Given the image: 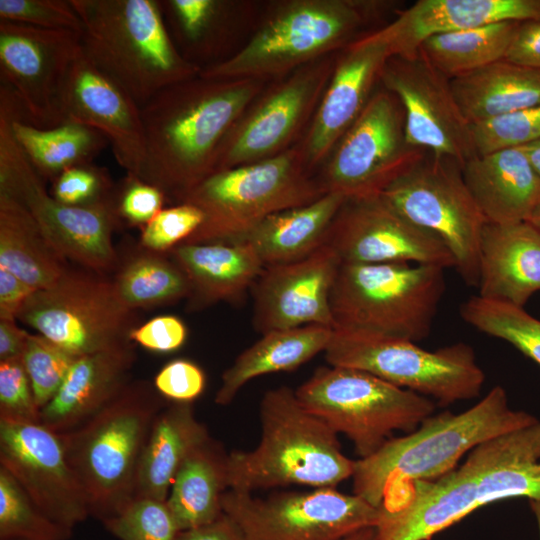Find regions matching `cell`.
Returning a JSON list of instances; mask_svg holds the SVG:
<instances>
[{
	"mask_svg": "<svg viewBox=\"0 0 540 540\" xmlns=\"http://www.w3.org/2000/svg\"><path fill=\"white\" fill-rule=\"evenodd\" d=\"M34 291L14 274L0 267V320L15 321Z\"/></svg>",
	"mask_w": 540,
	"mask_h": 540,
	"instance_id": "52",
	"label": "cell"
},
{
	"mask_svg": "<svg viewBox=\"0 0 540 540\" xmlns=\"http://www.w3.org/2000/svg\"><path fill=\"white\" fill-rule=\"evenodd\" d=\"M528 222H530L534 227H536L540 231V204L535 209V211L531 215Z\"/></svg>",
	"mask_w": 540,
	"mask_h": 540,
	"instance_id": "57",
	"label": "cell"
},
{
	"mask_svg": "<svg viewBox=\"0 0 540 540\" xmlns=\"http://www.w3.org/2000/svg\"><path fill=\"white\" fill-rule=\"evenodd\" d=\"M340 540H376V527H367Z\"/></svg>",
	"mask_w": 540,
	"mask_h": 540,
	"instance_id": "56",
	"label": "cell"
},
{
	"mask_svg": "<svg viewBox=\"0 0 540 540\" xmlns=\"http://www.w3.org/2000/svg\"><path fill=\"white\" fill-rule=\"evenodd\" d=\"M0 267L35 290L52 286L68 271L66 260L50 245L30 212L2 191Z\"/></svg>",
	"mask_w": 540,
	"mask_h": 540,
	"instance_id": "34",
	"label": "cell"
},
{
	"mask_svg": "<svg viewBox=\"0 0 540 540\" xmlns=\"http://www.w3.org/2000/svg\"><path fill=\"white\" fill-rule=\"evenodd\" d=\"M445 290L444 269L411 263H341L330 294L334 330L418 342Z\"/></svg>",
	"mask_w": 540,
	"mask_h": 540,
	"instance_id": "7",
	"label": "cell"
},
{
	"mask_svg": "<svg viewBox=\"0 0 540 540\" xmlns=\"http://www.w3.org/2000/svg\"><path fill=\"white\" fill-rule=\"evenodd\" d=\"M462 173L487 223L528 221L540 204V176L524 147L476 155Z\"/></svg>",
	"mask_w": 540,
	"mask_h": 540,
	"instance_id": "27",
	"label": "cell"
},
{
	"mask_svg": "<svg viewBox=\"0 0 540 540\" xmlns=\"http://www.w3.org/2000/svg\"><path fill=\"white\" fill-rule=\"evenodd\" d=\"M316 83L298 76L274 92L229 138H224L214 156L213 172L250 164L274 151L299 123Z\"/></svg>",
	"mask_w": 540,
	"mask_h": 540,
	"instance_id": "29",
	"label": "cell"
},
{
	"mask_svg": "<svg viewBox=\"0 0 540 540\" xmlns=\"http://www.w3.org/2000/svg\"><path fill=\"white\" fill-rule=\"evenodd\" d=\"M200 78L169 86L140 107L145 159L139 178L178 203L212 174L217 148L253 92Z\"/></svg>",
	"mask_w": 540,
	"mask_h": 540,
	"instance_id": "1",
	"label": "cell"
},
{
	"mask_svg": "<svg viewBox=\"0 0 540 540\" xmlns=\"http://www.w3.org/2000/svg\"><path fill=\"white\" fill-rule=\"evenodd\" d=\"M19 103L0 86V191L20 202L33 216L50 245L66 261L95 271L113 268L117 254L112 233L119 221L112 199L87 206L57 201L47 190L11 130Z\"/></svg>",
	"mask_w": 540,
	"mask_h": 540,
	"instance_id": "8",
	"label": "cell"
},
{
	"mask_svg": "<svg viewBox=\"0 0 540 540\" xmlns=\"http://www.w3.org/2000/svg\"><path fill=\"white\" fill-rule=\"evenodd\" d=\"M102 523L120 540H177L180 532L166 501L151 498H134Z\"/></svg>",
	"mask_w": 540,
	"mask_h": 540,
	"instance_id": "42",
	"label": "cell"
},
{
	"mask_svg": "<svg viewBox=\"0 0 540 540\" xmlns=\"http://www.w3.org/2000/svg\"><path fill=\"white\" fill-rule=\"evenodd\" d=\"M340 264L323 245L301 260L265 266L251 288L255 330L265 334L306 325L334 329L330 294Z\"/></svg>",
	"mask_w": 540,
	"mask_h": 540,
	"instance_id": "21",
	"label": "cell"
},
{
	"mask_svg": "<svg viewBox=\"0 0 540 540\" xmlns=\"http://www.w3.org/2000/svg\"><path fill=\"white\" fill-rule=\"evenodd\" d=\"M522 147H524L532 166L540 176V140Z\"/></svg>",
	"mask_w": 540,
	"mask_h": 540,
	"instance_id": "55",
	"label": "cell"
},
{
	"mask_svg": "<svg viewBox=\"0 0 540 540\" xmlns=\"http://www.w3.org/2000/svg\"><path fill=\"white\" fill-rule=\"evenodd\" d=\"M0 420L40 422V408L22 357L0 361Z\"/></svg>",
	"mask_w": 540,
	"mask_h": 540,
	"instance_id": "47",
	"label": "cell"
},
{
	"mask_svg": "<svg viewBox=\"0 0 540 540\" xmlns=\"http://www.w3.org/2000/svg\"><path fill=\"white\" fill-rule=\"evenodd\" d=\"M81 48L80 34L0 20V74L24 120L39 128L65 122L61 93Z\"/></svg>",
	"mask_w": 540,
	"mask_h": 540,
	"instance_id": "19",
	"label": "cell"
},
{
	"mask_svg": "<svg viewBox=\"0 0 540 540\" xmlns=\"http://www.w3.org/2000/svg\"><path fill=\"white\" fill-rule=\"evenodd\" d=\"M539 18L540 0H419L373 34L387 44L390 56H408L434 35Z\"/></svg>",
	"mask_w": 540,
	"mask_h": 540,
	"instance_id": "23",
	"label": "cell"
},
{
	"mask_svg": "<svg viewBox=\"0 0 540 540\" xmlns=\"http://www.w3.org/2000/svg\"><path fill=\"white\" fill-rule=\"evenodd\" d=\"M389 57L387 44L373 33L349 47L315 117L307 146L309 160H320L356 121Z\"/></svg>",
	"mask_w": 540,
	"mask_h": 540,
	"instance_id": "24",
	"label": "cell"
},
{
	"mask_svg": "<svg viewBox=\"0 0 540 540\" xmlns=\"http://www.w3.org/2000/svg\"><path fill=\"white\" fill-rule=\"evenodd\" d=\"M324 353L331 366L368 372L443 405L477 397L485 381L463 342L430 351L406 339L334 330Z\"/></svg>",
	"mask_w": 540,
	"mask_h": 540,
	"instance_id": "11",
	"label": "cell"
},
{
	"mask_svg": "<svg viewBox=\"0 0 540 540\" xmlns=\"http://www.w3.org/2000/svg\"><path fill=\"white\" fill-rule=\"evenodd\" d=\"M27 335L15 321L0 320V361L22 357Z\"/></svg>",
	"mask_w": 540,
	"mask_h": 540,
	"instance_id": "54",
	"label": "cell"
},
{
	"mask_svg": "<svg viewBox=\"0 0 540 540\" xmlns=\"http://www.w3.org/2000/svg\"><path fill=\"white\" fill-rule=\"evenodd\" d=\"M337 144L321 186L346 198L380 194L428 153L408 142L403 107L388 90L371 95Z\"/></svg>",
	"mask_w": 540,
	"mask_h": 540,
	"instance_id": "16",
	"label": "cell"
},
{
	"mask_svg": "<svg viewBox=\"0 0 540 540\" xmlns=\"http://www.w3.org/2000/svg\"><path fill=\"white\" fill-rule=\"evenodd\" d=\"M177 540H246L237 524L226 514L206 525L180 531Z\"/></svg>",
	"mask_w": 540,
	"mask_h": 540,
	"instance_id": "53",
	"label": "cell"
},
{
	"mask_svg": "<svg viewBox=\"0 0 540 540\" xmlns=\"http://www.w3.org/2000/svg\"><path fill=\"white\" fill-rule=\"evenodd\" d=\"M477 155L540 140V105L470 123Z\"/></svg>",
	"mask_w": 540,
	"mask_h": 540,
	"instance_id": "43",
	"label": "cell"
},
{
	"mask_svg": "<svg viewBox=\"0 0 540 540\" xmlns=\"http://www.w3.org/2000/svg\"><path fill=\"white\" fill-rule=\"evenodd\" d=\"M113 199L119 219L144 227L164 208L167 197L157 186L126 173Z\"/></svg>",
	"mask_w": 540,
	"mask_h": 540,
	"instance_id": "48",
	"label": "cell"
},
{
	"mask_svg": "<svg viewBox=\"0 0 540 540\" xmlns=\"http://www.w3.org/2000/svg\"><path fill=\"white\" fill-rule=\"evenodd\" d=\"M380 195L407 220L435 234L464 281L478 286L479 248L487 221L464 181L461 164L428 152Z\"/></svg>",
	"mask_w": 540,
	"mask_h": 540,
	"instance_id": "12",
	"label": "cell"
},
{
	"mask_svg": "<svg viewBox=\"0 0 540 540\" xmlns=\"http://www.w3.org/2000/svg\"><path fill=\"white\" fill-rule=\"evenodd\" d=\"M346 197L327 192L318 199L275 212L244 239L265 266L301 260L324 245L327 232Z\"/></svg>",
	"mask_w": 540,
	"mask_h": 540,
	"instance_id": "31",
	"label": "cell"
},
{
	"mask_svg": "<svg viewBox=\"0 0 540 540\" xmlns=\"http://www.w3.org/2000/svg\"><path fill=\"white\" fill-rule=\"evenodd\" d=\"M326 192L283 154L210 174L181 202L199 207L202 226L184 243H240L267 216Z\"/></svg>",
	"mask_w": 540,
	"mask_h": 540,
	"instance_id": "10",
	"label": "cell"
},
{
	"mask_svg": "<svg viewBox=\"0 0 540 540\" xmlns=\"http://www.w3.org/2000/svg\"><path fill=\"white\" fill-rule=\"evenodd\" d=\"M11 130L38 174L51 182L69 168L92 162L108 144L102 134L72 120L52 128L31 125L24 120L20 104Z\"/></svg>",
	"mask_w": 540,
	"mask_h": 540,
	"instance_id": "36",
	"label": "cell"
},
{
	"mask_svg": "<svg viewBox=\"0 0 540 540\" xmlns=\"http://www.w3.org/2000/svg\"><path fill=\"white\" fill-rule=\"evenodd\" d=\"M295 392L308 411L352 441L359 459L379 450L393 432L414 431L435 410L426 396L347 367H319Z\"/></svg>",
	"mask_w": 540,
	"mask_h": 540,
	"instance_id": "9",
	"label": "cell"
},
{
	"mask_svg": "<svg viewBox=\"0 0 540 540\" xmlns=\"http://www.w3.org/2000/svg\"><path fill=\"white\" fill-rule=\"evenodd\" d=\"M17 319L76 357L129 343L132 330V310L113 282L69 270L35 290Z\"/></svg>",
	"mask_w": 540,
	"mask_h": 540,
	"instance_id": "15",
	"label": "cell"
},
{
	"mask_svg": "<svg viewBox=\"0 0 540 540\" xmlns=\"http://www.w3.org/2000/svg\"><path fill=\"white\" fill-rule=\"evenodd\" d=\"M131 342L78 356L53 398L40 410V423L70 432L109 404L131 381Z\"/></svg>",
	"mask_w": 540,
	"mask_h": 540,
	"instance_id": "25",
	"label": "cell"
},
{
	"mask_svg": "<svg viewBox=\"0 0 540 540\" xmlns=\"http://www.w3.org/2000/svg\"><path fill=\"white\" fill-rule=\"evenodd\" d=\"M113 284L130 310L169 304L189 294L187 278L177 264L155 254H142L129 260Z\"/></svg>",
	"mask_w": 540,
	"mask_h": 540,
	"instance_id": "38",
	"label": "cell"
},
{
	"mask_svg": "<svg viewBox=\"0 0 540 540\" xmlns=\"http://www.w3.org/2000/svg\"><path fill=\"white\" fill-rule=\"evenodd\" d=\"M12 540H18V539H12Z\"/></svg>",
	"mask_w": 540,
	"mask_h": 540,
	"instance_id": "58",
	"label": "cell"
},
{
	"mask_svg": "<svg viewBox=\"0 0 540 540\" xmlns=\"http://www.w3.org/2000/svg\"><path fill=\"white\" fill-rule=\"evenodd\" d=\"M460 313L472 327L508 342L540 366V320L523 307L477 295L461 305Z\"/></svg>",
	"mask_w": 540,
	"mask_h": 540,
	"instance_id": "39",
	"label": "cell"
},
{
	"mask_svg": "<svg viewBox=\"0 0 540 540\" xmlns=\"http://www.w3.org/2000/svg\"><path fill=\"white\" fill-rule=\"evenodd\" d=\"M540 503V419L492 438L432 481H415L399 512L412 540H430L476 509L508 498Z\"/></svg>",
	"mask_w": 540,
	"mask_h": 540,
	"instance_id": "3",
	"label": "cell"
},
{
	"mask_svg": "<svg viewBox=\"0 0 540 540\" xmlns=\"http://www.w3.org/2000/svg\"><path fill=\"white\" fill-rule=\"evenodd\" d=\"M86 57L140 107L163 89L199 75L175 47L159 0H71Z\"/></svg>",
	"mask_w": 540,
	"mask_h": 540,
	"instance_id": "5",
	"label": "cell"
},
{
	"mask_svg": "<svg viewBox=\"0 0 540 540\" xmlns=\"http://www.w3.org/2000/svg\"><path fill=\"white\" fill-rule=\"evenodd\" d=\"M401 103L408 142L462 166L476 156L471 126L455 98L451 80L418 50L390 56L379 77Z\"/></svg>",
	"mask_w": 540,
	"mask_h": 540,
	"instance_id": "17",
	"label": "cell"
},
{
	"mask_svg": "<svg viewBox=\"0 0 540 540\" xmlns=\"http://www.w3.org/2000/svg\"><path fill=\"white\" fill-rule=\"evenodd\" d=\"M478 296L524 307L540 291V231L530 222L484 226Z\"/></svg>",
	"mask_w": 540,
	"mask_h": 540,
	"instance_id": "26",
	"label": "cell"
},
{
	"mask_svg": "<svg viewBox=\"0 0 540 540\" xmlns=\"http://www.w3.org/2000/svg\"><path fill=\"white\" fill-rule=\"evenodd\" d=\"M171 252L187 278L191 310L218 302H240L265 267L247 242L182 243Z\"/></svg>",
	"mask_w": 540,
	"mask_h": 540,
	"instance_id": "28",
	"label": "cell"
},
{
	"mask_svg": "<svg viewBox=\"0 0 540 540\" xmlns=\"http://www.w3.org/2000/svg\"><path fill=\"white\" fill-rule=\"evenodd\" d=\"M341 263L455 267L445 244L398 213L380 194L346 198L324 241Z\"/></svg>",
	"mask_w": 540,
	"mask_h": 540,
	"instance_id": "18",
	"label": "cell"
},
{
	"mask_svg": "<svg viewBox=\"0 0 540 540\" xmlns=\"http://www.w3.org/2000/svg\"><path fill=\"white\" fill-rule=\"evenodd\" d=\"M0 466L56 523L73 529L90 515L60 434L39 423L0 420Z\"/></svg>",
	"mask_w": 540,
	"mask_h": 540,
	"instance_id": "20",
	"label": "cell"
},
{
	"mask_svg": "<svg viewBox=\"0 0 540 540\" xmlns=\"http://www.w3.org/2000/svg\"><path fill=\"white\" fill-rule=\"evenodd\" d=\"M153 386L165 399L177 403H192L206 386L202 368L188 359H174L156 374Z\"/></svg>",
	"mask_w": 540,
	"mask_h": 540,
	"instance_id": "49",
	"label": "cell"
},
{
	"mask_svg": "<svg viewBox=\"0 0 540 540\" xmlns=\"http://www.w3.org/2000/svg\"><path fill=\"white\" fill-rule=\"evenodd\" d=\"M61 108L65 121L81 123L102 134L126 173L140 176L145 159L140 106L100 71L82 48L66 74Z\"/></svg>",
	"mask_w": 540,
	"mask_h": 540,
	"instance_id": "22",
	"label": "cell"
},
{
	"mask_svg": "<svg viewBox=\"0 0 540 540\" xmlns=\"http://www.w3.org/2000/svg\"><path fill=\"white\" fill-rule=\"evenodd\" d=\"M504 59L540 69V18L520 23Z\"/></svg>",
	"mask_w": 540,
	"mask_h": 540,
	"instance_id": "51",
	"label": "cell"
},
{
	"mask_svg": "<svg viewBox=\"0 0 540 540\" xmlns=\"http://www.w3.org/2000/svg\"><path fill=\"white\" fill-rule=\"evenodd\" d=\"M226 488L227 455L210 438L183 462L166 499L178 529L197 528L220 517Z\"/></svg>",
	"mask_w": 540,
	"mask_h": 540,
	"instance_id": "35",
	"label": "cell"
},
{
	"mask_svg": "<svg viewBox=\"0 0 540 540\" xmlns=\"http://www.w3.org/2000/svg\"><path fill=\"white\" fill-rule=\"evenodd\" d=\"M537 421L510 408L504 388L495 386L464 412L432 414L414 431L390 438L369 457L355 461L353 493L379 508L411 483L452 471L478 445Z\"/></svg>",
	"mask_w": 540,
	"mask_h": 540,
	"instance_id": "2",
	"label": "cell"
},
{
	"mask_svg": "<svg viewBox=\"0 0 540 540\" xmlns=\"http://www.w3.org/2000/svg\"><path fill=\"white\" fill-rule=\"evenodd\" d=\"M221 504L246 540H340L376 527L380 518L379 508L335 488L281 492L266 498L229 489Z\"/></svg>",
	"mask_w": 540,
	"mask_h": 540,
	"instance_id": "14",
	"label": "cell"
},
{
	"mask_svg": "<svg viewBox=\"0 0 540 540\" xmlns=\"http://www.w3.org/2000/svg\"><path fill=\"white\" fill-rule=\"evenodd\" d=\"M188 331L184 322L174 315H161L132 328L129 341L159 353H169L180 349Z\"/></svg>",
	"mask_w": 540,
	"mask_h": 540,
	"instance_id": "50",
	"label": "cell"
},
{
	"mask_svg": "<svg viewBox=\"0 0 540 540\" xmlns=\"http://www.w3.org/2000/svg\"><path fill=\"white\" fill-rule=\"evenodd\" d=\"M260 422L258 445L227 455L229 489L335 488L352 477L355 461L342 452L337 433L300 403L295 390L281 386L266 391Z\"/></svg>",
	"mask_w": 540,
	"mask_h": 540,
	"instance_id": "4",
	"label": "cell"
},
{
	"mask_svg": "<svg viewBox=\"0 0 540 540\" xmlns=\"http://www.w3.org/2000/svg\"><path fill=\"white\" fill-rule=\"evenodd\" d=\"M72 529L45 515L0 466V540H67Z\"/></svg>",
	"mask_w": 540,
	"mask_h": 540,
	"instance_id": "40",
	"label": "cell"
},
{
	"mask_svg": "<svg viewBox=\"0 0 540 540\" xmlns=\"http://www.w3.org/2000/svg\"><path fill=\"white\" fill-rule=\"evenodd\" d=\"M0 20L34 27L82 32V21L71 0H0Z\"/></svg>",
	"mask_w": 540,
	"mask_h": 540,
	"instance_id": "46",
	"label": "cell"
},
{
	"mask_svg": "<svg viewBox=\"0 0 540 540\" xmlns=\"http://www.w3.org/2000/svg\"><path fill=\"white\" fill-rule=\"evenodd\" d=\"M204 220V212L188 202L163 208L143 227L140 243L149 252L171 251L193 236Z\"/></svg>",
	"mask_w": 540,
	"mask_h": 540,
	"instance_id": "44",
	"label": "cell"
},
{
	"mask_svg": "<svg viewBox=\"0 0 540 540\" xmlns=\"http://www.w3.org/2000/svg\"><path fill=\"white\" fill-rule=\"evenodd\" d=\"M469 123L540 105V69L505 59L451 80Z\"/></svg>",
	"mask_w": 540,
	"mask_h": 540,
	"instance_id": "33",
	"label": "cell"
},
{
	"mask_svg": "<svg viewBox=\"0 0 540 540\" xmlns=\"http://www.w3.org/2000/svg\"><path fill=\"white\" fill-rule=\"evenodd\" d=\"M164 400L149 383L130 382L85 423L60 434L90 515L100 521L118 515L134 499L140 458Z\"/></svg>",
	"mask_w": 540,
	"mask_h": 540,
	"instance_id": "6",
	"label": "cell"
},
{
	"mask_svg": "<svg viewBox=\"0 0 540 540\" xmlns=\"http://www.w3.org/2000/svg\"><path fill=\"white\" fill-rule=\"evenodd\" d=\"M76 358L44 336L28 333L22 360L40 410L59 390Z\"/></svg>",
	"mask_w": 540,
	"mask_h": 540,
	"instance_id": "41",
	"label": "cell"
},
{
	"mask_svg": "<svg viewBox=\"0 0 540 540\" xmlns=\"http://www.w3.org/2000/svg\"><path fill=\"white\" fill-rule=\"evenodd\" d=\"M333 332L331 327L306 325L262 334L223 372L215 403L230 404L240 389L256 377L300 367L326 350Z\"/></svg>",
	"mask_w": 540,
	"mask_h": 540,
	"instance_id": "32",
	"label": "cell"
},
{
	"mask_svg": "<svg viewBox=\"0 0 540 540\" xmlns=\"http://www.w3.org/2000/svg\"><path fill=\"white\" fill-rule=\"evenodd\" d=\"M114 190L108 171L90 162L62 172L50 193L62 204L87 206L112 199Z\"/></svg>",
	"mask_w": 540,
	"mask_h": 540,
	"instance_id": "45",
	"label": "cell"
},
{
	"mask_svg": "<svg viewBox=\"0 0 540 540\" xmlns=\"http://www.w3.org/2000/svg\"><path fill=\"white\" fill-rule=\"evenodd\" d=\"M209 439L205 425L194 414L192 403L165 405L156 416L144 446L134 498L166 501L183 462Z\"/></svg>",
	"mask_w": 540,
	"mask_h": 540,
	"instance_id": "30",
	"label": "cell"
},
{
	"mask_svg": "<svg viewBox=\"0 0 540 540\" xmlns=\"http://www.w3.org/2000/svg\"><path fill=\"white\" fill-rule=\"evenodd\" d=\"M362 5L302 0L281 7L235 55L202 68L199 76L231 81L286 70L345 42L363 21Z\"/></svg>",
	"mask_w": 540,
	"mask_h": 540,
	"instance_id": "13",
	"label": "cell"
},
{
	"mask_svg": "<svg viewBox=\"0 0 540 540\" xmlns=\"http://www.w3.org/2000/svg\"><path fill=\"white\" fill-rule=\"evenodd\" d=\"M520 23L502 21L434 35L426 39L419 50L452 80L503 60Z\"/></svg>",
	"mask_w": 540,
	"mask_h": 540,
	"instance_id": "37",
	"label": "cell"
}]
</instances>
